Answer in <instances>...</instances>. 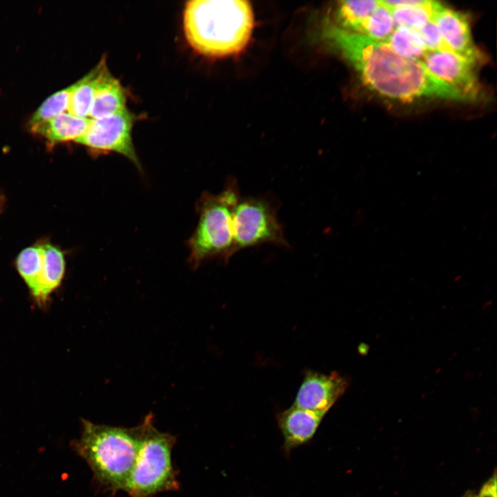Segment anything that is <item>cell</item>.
Masks as SVG:
<instances>
[{
	"instance_id": "6da1fadb",
	"label": "cell",
	"mask_w": 497,
	"mask_h": 497,
	"mask_svg": "<svg viewBox=\"0 0 497 497\" xmlns=\"http://www.w3.org/2000/svg\"><path fill=\"white\" fill-rule=\"evenodd\" d=\"M322 39L351 64L363 84L378 95L401 102L440 99L475 101L431 74L422 62L402 57L387 43L342 30L327 22Z\"/></svg>"
},
{
	"instance_id": "7a4b0ae2",
	"label": "cell",
	"mask_w": 497,
	"mask_h": 497,
	"mask_svg": "<svg viewBox=\"0 0 497 497\" xmlns=\"http://www.w3.org/2000/svg\"><path fill=\"white\" fill-rule=\"evenodd\" d=\"M253 23L251 6L244 0H191L183 13L188 43L209 57L241 51L251 38Z\"/></svg>"
},
{
	"instance_id": "3957f363",
	"label": "cell",
	"mask_w": 497,
	"mask_h": 497,
	"mask_svg": "<svg viewBox=\"0 0 497 497\" xmlns=\"http://www.w3.org/2000/svg\"><path fill=\"white\" fill-rule=\"evenodd\" d=\"M81 422V436L72 442V449L87 462L100 485L113 492L124 491L139 451V426L113 427L84 419Z\"/></svg>"
},
{
	"instance_id": "277c9868",
	"label": "cell",
	"mask_w": 497,
	"mask_h": 497,
	"mask_svg": "<svg viewBox=\"0 0 497 497\" xmlns=\"http://www.w3.org/2000/svg\"><path fill=\"white\" fill-rule=\"evenodd\" d=\"M241 197L237 181L231 178L217 194L204 193L198 200V224L188 242L193 268L218 258L226 263L233 254V216Z\"/></svg>"
},
{
	"instance_id": "5b68a950",
	"label": "cell",
	"mask_w": 497,
	"mask_h": 497,
	"mask_svg": "<svg viewBox=\"0 0 497 497\" xmlns=\"http://www.w3.org/2000/svg\"><path fill=\"white\" fill-rule=\"evenodd\" d=\"M140 442L137 456L124 491L130 497H150L179 488L172 462L176 438L159 431L150 413L139 425Z\"/></svg>"
},
{
	"instance_id": "8992f818",
	"label": "cell",
	"mask_w": 497,
	"mask_h": 497,
	"mask_svg": "<svg viewBox=\"0 0 497 497\" xmlns=\"http://www.w3.org/2000/svg\"><path fill=\"white\" fill-rule=\"evenodd\" d=\"M277 212L275 203L269 197H241L233 216V254L263 244L288 248Z\"/></svg>"
},
{
	"instance_id": "52a82bcc",
	"label": "cell",
	"mask_w": 497,
	"mask_h": 497,
	"mask_svg": "<svg viewBox=\"0 0 497 497\" xmlns=\"http://www.w3.org/2000/svg\"><path fill=\"white\" fill-rule=\"evenodd\" d=\"M134 121L135 116L127 108L106 117L91 119L86 132L75 142L95 150L119 153L142 169L133 142Z\"/></svg>"
},
{
	"instance_id": "ba28073f",
	"label": "cell",
	"mask_w": 497,
	"mask_h": 497,
	"mask_svg": "<svg viewBox=\"0 0 497 497\" xmlns=\"http://www.w3.org/2000/svg\"><path fill=\"white\" fill-rule=\"evenodd\" d=\"M422 62L434 76L475 101L481 99V88L474 63L449 50L428 52Z\"/></svg>"
},
{
	"instance_id": "9c48e42d",
	"label": "cell",
	"mask_w": 497,
	"mask_h": 497,
	"mask_svg": "<svg viewBox=\"0 0 497 497\" xmlns=\"http://www.w3.org/2000/svg\"><path fill=\"white\" fill-rule=\"evenodd\" d=\"M348 380L338 373L309 371L304 377L293 406L325 415L345 392Z\"/></svg>"
},
{
	"instance_id": "30bf717a",
	"label": "cell",
	"mask_w": 497,
	"mask_h": 497,
	"mask_svg": "<svg viewBox=\"0 0 497 497\" xmlns=\"http://www.w3.org/2000/svg\"><path fill=\"white\" fill-rule=\"evenodd\" d=\"M432 19L451 52L476 65L483 61V54L474 42L467 16L439 2Z\"/></svg>"
},
{
	"instance_id": "8fae6325",
	"label": "cell",
	"mask_w": 497,
	"mask_h": 497,
	"mask_svg": "<svg viewBox=\"0 0 497 497\" xmlns=\"http://www.w3.org/2000/svg\"><path fill=\"white\" fill-rule=\"evenodd\" d=\"M324 414L295 406L281 412L278 424L286 451L309 441L315 434Z\"/></svg>"
},
{
	"instance_id": "7c38bea8",
	"label": "cell",
	"mask_w": 497,
	"mask_h": 497,
	"mask_svg": "<svg viewBox=\"0 0 497 497\" xmlns=\"http://www.w3.org/2000/svg\"><path fill=\"white\" fill-rule=\"evenodd\" d=\"M126 99L125 89L106 66L97 85L89 118L98 119L120 112L126 108Z\"/></svg>"
},
{
	"instance_id": "4fadbf2b",
	"label": "cell",
	"mask_w": 497,
	"mask_h": 497,
	"mask_svg": "<svg viewBox=\"0 0 497 497\" xmlns=\"http://www.w3.org/2000/svg\"><path fill=\"white\" fill-rule=\"evenodd\" d=\"M90 120L89 117L64 113L31 128V130L51 143L76 141L86 132Z\"/></svg>"
},
{
	"instance_id": "5bb4252c",
	"label": "cell",
	"mask_w": 497,
	"mask_h": 497,
	"mask_svg": "<svg viewBox=\"0 0 497 497\" xmlns=\"http://www.w3.org/2000/svg\"><path fill=\"white\" fill-rule=\"evenodd\" d=\"M45 257L41 275L35 289L31 293L39 304H44L57 289L64 275L65 259L62 252L50 244H44Z\"/></svg>"
},
{
	"instance_id": "9a60e30c",
	"label": "cell",
	"mask_w": 497,
	"mask_h": 497,
	"mask_svg": "<svg viewBox=\"0 0 497 497\" xmlns=\"http://www.w3.org/2000/svg\"><path fill=\"white\" fill-rule=\"evenodd\" d=\"M106 66L105 57L84 77L74 84L68 113L80 117H88L99 79Z\"/></svg>"
},
{
	"instance_id": "2e32d148",
	"label": "cell",
	"mask_w": 497,
	"mask_h": 497,
	"mask_svg": "<svg viewBox=\"0 0 497 497\" xmlns=\"http://www.w3.org/2000/svg\"><path fill=\"white\" fill-rule=\"evenodd\" d=\"M378 3L377 0L340 1L335 10L336 24L334 25L345 31L358 34Z\"/></svg>"
},
{
	"instance_id": "e0dca14e",
	"label": "cell",
	"mask_w": 497,
	"mask_h": 497,
	"mask_svg": "<svg viewBox=\"0 0 497 497\" xmlns=\"http://www.w3.org/2000/svg\"><path fill=\"white\" fill-rule=\"evenodd\" d=\"M387 43L399 56L422 61L429 52L418 30L397 27Z\"/></svg>"
},
{
	"instance_id": "ac0fdd59",
	"label": "cell",
	"mask_w": 497,
	"mask_h": 497,
	"mask_svg": "<svg viewBox=\"0 0 497 497\" xmlns=\"http://www.w3.org/2000/svg\"><path fill=\"white\" fill-rule=\"evenodd\" d=\"M395 29L396 26L390 9L379 0L377 6L366 19L358 34L377 42L387 43Z\"/></svg>"
},
{
	"instance_id": "d6986e66",
	"label": "cell",
	"mask_w": 497,
	"mask_h": 497,
	"mask_svg": "<svg viewBox=\"0 0 497 497\" xmlns=\"http://www.w3.org/2000/svg\"><path fill=\"white\" fill-rule=\"evenodd\" d=\"M45 257L44 244L23 249L17 258V270L32 293L41 275Z\"/></svg>"
},
{
	"instance_id": "ffe728a7",
	"label": "cell",
	"mask_w": 497,
	"mask_h": 497,
	"mask_svg": "<svg viewBox=\"0 0 497 497\" xmlns=\"http://www.w3.org/2000/svg\"><path fill=\"white\" fill-rule=\"evenodd\" d=\"M438 3V1L429 0L422 5L390 9L396 28L403 27L418 31L432 19L433 11Z\"/></svg>"
},
{
	"instance_id": "44dd1931",
	"label": "cell",
	"mask_w": 497,
	"mask_h": 497,
	"mask_svg": "<svg viewBox=\"0 0 497 497\" xmlns=\"http://www.w3.org/2000/svg\"><path fill=\"white\" fill-rule=\"evenodd\" d=\"M73 88L72 84L48 97L32 115L29 122L30 128L68 111Z\"/></svg>"
},
{
	"instance_id": "7402d4cb",
	"label": "cell",
	"mask_w": 497,
	"mask_h": 497,
	"mask_svg": "<svg viewBox=\"0 0 497 497\" xmlns=\"http://www.w3.org/2000/svg\"><path fill=\"white\" fill-rule=\"evenodd\" d=\"M418 32L429 52L449 50L442 39L438 27L433 19L428 21Z\"/></svg>"
},
{
	"instance_id": "603a6c76",
	"label": "cell",
	"mask_w": 497,
	"mask_h": 497,
	"mask_svg": "<svg viewBox=\"0 0 497 497\" xmlns=\"http://www.w3.org/2000/svg\"><path fill=\"white\" fill-rule=\"evenodd\" d=\"M476 497H497L496 475L485 484Z\"/></svg>"
},
{
	"instance_id": "cb8c5ba5",
	"label": "cell",
	"mask_w": 497,
	"mask_h": 497,
	"mask_svg": "<svg viewBox=\"0 0 497 497\" xmlns=\"http://www.w3.org/2000/svg\"><path fill=\"white\" fill-rule=\"evenodd\" d=\"M465 497H476V495L469 494V495H468V496H465Z\"/></svg>"
}]
</instances>
